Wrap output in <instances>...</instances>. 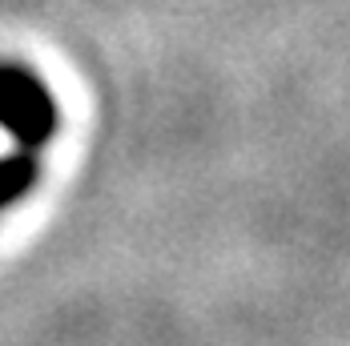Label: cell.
I'll use <instances>...</instances> for the list:
<instances>
[{
	"instance_id": "obj_1",
	"label": "cell",
	"mask_w": 350,
	"mask_h": 346,
	"mask_svg": "<svg viewBox=\"0 0 350 346\" xmlns=\"http://www.w3.org/2000/svg\"><path fill=\"white\" fill-rule=\"evenodd\" d=\"M0 129L29 153L44 149L57 133V101L49 85L16 61H0Z\"/></svg>"
},
{
	"instance_id": "obj_2",
	"label": "cell",
	"mask_w": 350,
	"mask_h": 346,
	"mask_svg": "<svg viewBox=\"0 0 350 346\" xmlns=\"http://www.w3.org/2000/svg\"><path fill=\"white\" fill-rule=\"evenodd\" d=\"M36 177H40L36 153H29V149L4 153V157H0V213L8 206H16V202L36 185Z\"/></svg>"
}]
</instances>
